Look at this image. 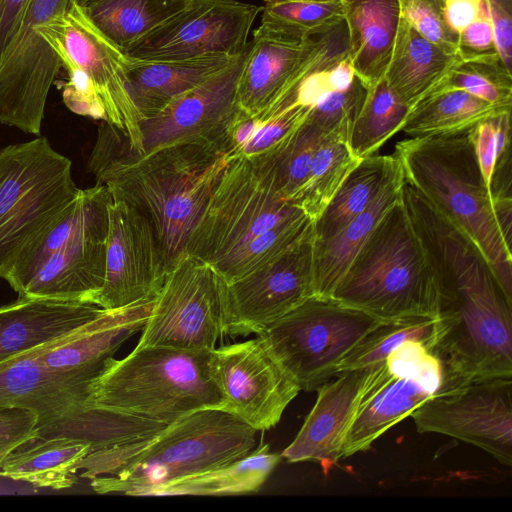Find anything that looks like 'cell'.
I'll list each match as a JSON object with an SVG mask.
<instances>
[{
	"label": "cell",
	"instance_id": "7a4b0ae2",
	"mask_svg": "<svg viewBox=\"0 0 512 512\" xmlns=\"http://www.w3.org/2000/svg\"><path fill=\"white\" fill-rule=\"evenodd\" d=\"M233 157L211 143H177L138 152L129 137L103 122L88 160L96 182L125 200L153 228L166 272L185 254L187 242Z\"/></svg>",
	"mask_w": 512,
	"mask_h": 512
},
{
	"label": "cell",
	"instance_id": "c3c4849f",
	"mask_svg": "<svg viewBox=\"0 0 512 512\" xmlns=\"http://www.w3.org/2000/svg\"><path fill=\"white\" fill-rule=\"evenodd\" d=\"M482 0H444L443 14L449 29L457 35L479 15Z\"/></svg>",
	"mask_w": 512,
	"mask_h": 512
},
{
	"label": "cell",
	"instance_id": "484cf974",
	"mask_svg": "<svg viewBox=\"0 0 512 512\" xmlns=\"http://www.w3.org/2000/svg\"><path fill=\"white\" fill-rule=\"evenodd\" d=\"M399 163V162H398ZM404 182L399 169L371 204L327 240L313 242L314 296L331 298L353 258L387 210L400 198Z\"/></svg>",
	"mask_w": 512,
	"mask_h": 512
},
{
	"label": "cell",
	"instance_id": "d590c367",
	"mask_svg": "<svg viewBox=\"0 0 512 512\" xmlns=\"http://www.w3.org/2000/svg\"><path fill=\"white\" fill-rule=\"evenodd\" d=\"M311 108L294 103L255 116L239 110L226 134V149L233 157L255 158L264 154L306 119Z\"/></svg>",
	"mask_w": 512,
	"mask_h": 512
},
{
	"label": "cell",
	"instance_id": "f907efd6",
	"mask_svg": "<svg viewBox=\"0 0 512 512\" xmlns=\"http://www.w3.org/2000/svg\"><path fill=\"white\" fill-rule=\"evenodd\" d=\"M75 1H76L77 3H79L80 5H82V6H86V5H88V4H90V3H92V2H94V1H96V0H75Z\"/></svg>",
	"mask_w": 512,
	"mask_h": 512
},
{
	"label": "cell",
	"instance_id": "b9f144b4",
	"mask_svg": "<svg viewBox=\"0 0 512 512\" xmlns=\"http://www.w3.org/2000/svg\"><path fill=\"white\" fill-rule=\"evenodd\" d=\"M511 110H503L481 120L469 130L475 156L489 188L498 160L510 148Z\"/></svg>",
	"mask_w": 512,
	"mask_h": 512
},
{
	"label": "cell",
	"instance_id": "4316f807",
	"mask_svg": "<svg viewBox=\"0 0 512 512\" xmlns=\"http://www.w3.org/2000/svg\"><path fill=\"white\" fill-rule=\"evenodd\" d=\"M237 56H206L177 61H133L127 89L142 118L151 117L173 99L201 84Z\"/></svg>",
	"mask_w": 512,
	"mask_h": 512
},
{
	"label": "cell",
	"instance_id": "e0dca14e",
	"mask_svg": "<svg viewBox=\"0 0 512 512\" xmlns=\"http://www.w3.org/2000/svg\"><path fill=\"white\" fill-rule=\"evenodd\" d=\"M210 368L224 397V410L256 431L278 424L300 392L258 337L215 347Z\"/></svg>",
	"mask_w": 512,
	"mask_h": 512
},
{
	"label": "cell",
	"instance_id": "cb8c5ba5",
	"mask_svg": "<svg viewBox=\"0 0 512 512\" xmlns=\"http://www.w3.org/2000/svg\"><path fill=\"white\" fill-rule=\"evenodd\" d=\"M104 311L90 302L18 296L0 307V362L68 334Z\"/></svg>",
	"mask_w": 512,
	"mask_h": 512
},
{
	"label": "cell",
	"instance_id": "8992f818",
	"mask_svg": "<svg viewBox=\"0 0 512 512\" xmlns=\"http://www.w3.org/2000/svg\"><path fill=\"white\" fill-rule=\"evenodd\" d=\"M331 298L381 321L438 317L437 279L401 196L359 249Z\"/></svg>",
	"mask_w": 512,
	"mask_h": 512
},
{
	"label": "cell",
	"instance_id": "5bb4252c",
	"mask_svg": "<svg viewBox=\"0 0 512 512\" xmlns=\"http://www.w3.org/2000/svg\"><path fill=\"white\" fill-rule=\"evenodd\" d=\"M59 58L91 81L104 108L106 121L122 130L133 147L143 153L138 113L127 89V72L132 60L89 18L85 8L72 0L48 22L34 27Z\"/></svg>",
	"mask_w": 512,
	"mask_h": 512
},
{
	"label": "cell",
	"instance_id": "ba28073f",
	"mask_svg": "<svg viewBox=\"0 0 512 512\" xmlns=\"http://www.w3.org/2000/svg\"><path fill=\"white\" fill-rule=\"evenodd\" d=\"M212 350L135 347L92 383L89 406L169 425L225 400L210 368Z\"/></svg>",
	"mask_w": 512,
	"mask_h": 512
},
{
	"label": "cell",
	"instance_id": "d6a6232c",
	"mask_svg": "<svg viewBox=\"0 0 512 512\" xmlns=\"http://www.w3.org/2000/svg\"><path fill=\"white\" fill-rule=\"evenodd\" d=\"M191 0H96L83 6L98 29L126 51L183 11Z\"/></svg>",
	"mask_w": 512,
	"mask_h": 512
},
{
	"label": "cell",
	"instance_id": "d4e9b609",
	"mask_svg": "<svg viewBox=\"0 0 512 512\" xmlns=\"http://www.w3.org/2000/svg\"><path fill=\"white\" fill-rule=\"evenodd\" d=\"M356 78L368 89L384 78L400 22L398 0H339Z\"/></svg>",
	"mask_w": 512,
	"mask_h": 512
},
{
	"label": "cell",
	"instance_id": "5b68a950",
	"mask_svg": "<svg viewBox=\"0 0 512 512\" xmlns=\"http://www.w3.org/2000/svg\"><path fill=\"white\" fill-rule=\"evenodd\" d=\"M404 181L463 230L491 264L512 300V254L496 221L469 130L410 137L395 146Z\"/></svg>",
	"mask_w": 512,
	"mask_h": 512
},
{
	"label": "cell",
	"instance_id": "7402d4cb",
	"mask_svg": "<svg viewBox=\"0 0 512 512\" xmlns=\"http://www.w3.org/2000/svg\"><path fill=\"white\" fill-rule=\"evenodd\" d=\"M42 345L0 362V408L35 412L39 418L37 428L90 408L91 385L96 380L50 369L42 359Z\"/></svg>",
	"mask_w": 512,
	"mask_h": 512
},
{
	"label": "cell",
	"instance_id": "f1b7e54d",
	"mask_svg": "<svg viewBox=\"0 0 512 512\" xmlns=\"http://www.w3.org/2000/svg\"><path fill=\"white\" fill-rule=\"evenodd\" d=\"M89 441L55 436L29 441L9 454L0 475L38 487L65 489L76 482V466L90 452Z\"/></svg>",
	"mask_w": 512,
	"mask_h": 512
},
{
	"label": "cell",
	"instance_id": "1f68e13d",
	"mask_svg": "<svg viewBox=\"0 0 512 512\" xmlns=\"http://www.w3.org/2000/svg\"><path fill=\"white\" fill-rule=\"evenodd\" d=\"M499 111L467 92L433 88L410 108L401 130L410 137L458 133Z\"/></svg>",
	"mask_w": 512,
	"mask_h": 512
},
{
	"label": "cell",
	"instance_id": "836d02e7",
	"mask_svg": "<svg viewBox=\"0 0 512 512\" xmlns=\"http://www.w3.org/2000/svg\"><path fill=\"white\" fill-rule=\"evenodd\" d=\"M163 427L165 425L143 418L90 407L75 416L36 428L32 440L75 437L89 441L95 451L148 436Z\"/></svg>",
	"mask_w": 512,
	"mask_h": 512
},
{
	"label": "cell",
	"instance_id": "7bdbcfd3",
	"mask_svg": "<svg viewBox=\"0 0 512 512\" xmlns=\"http://www.w3.org/2000/svg\"><path fill=\"white\" fill-rule=\"evenodd\" d=\"M400 17L442 50L459 55V35L447 26L443 0H398Z\"/></svg>",
	"mask_w": 512,
	"mask_h": 512
},
{
	"label": "cell",
	"instance_id": "277c9868",
	"mask_svg": "<svg viewBox=\"0 0 512 512\" xmlns=\"http://www.w3.org/2000/svg\"><path fill=\"white\" fill-rule=\"evenodd\" d=\"M256 432L223 409H203L148 436L92 451L76 471L98 494L147 496L166 482L245 457Z\"/></svg>",
	"mask_w": 512,
	"mask_h": 512
},
{
	"label": "cell",
	"instance_id": "ab89813d",
	"mask_svg": "<svg viewBox=\"0 0 512 512\" xmlns=\"http://www.w3.org/2000/svg\"><path fill=\"white\" fill-rule=\"evenodd\" d=\"M261 25L280 34L307 38L343 21L339 0H267Z\"/></svg>",
	"mask_w": 512,
	"mask_h": 512
},
{
	"label": "cell",
	"instance_id": "44dd1931",
	"mask_svg": "<svg viewBox=\"0 0 512 512\" xmlns=\"http://www.w3.org/2000/svg\"><path fill=\"white\" fill-rule=\"evenodd\" d=\"M247 46L225 68L179 95L153 116L140 120L143 154L191 142L217 144L226 149L227 131L240 110L237 86Z\"/></svg>",
	"mask_w": 512,
	"mask_h": 512
},
{
	"label": "cell",
	"instance_id": "83f0119b",
	"mask_svg": "<svg viewBox=\"0 0 512 512\" xmlns=\"http://www.w3.org/2000/svg\"><path fill=\"white\" fill-rule=\"evenodd\" d=\"M460 60L459 55L442 50L400 19L384 79L411 108Z\"/></svg>",
	"mask_w": 512,
	"mask_h": 512
},
{
	"label": "cell",
	"instance_id": "603a6c76",
	"mask_svg": "<svg viewBox=\"0 0 512 512\" xmlns=\"http://www.w3.org/2000/svg\"><path fill=\"white\" fill-rule=\"evenodd\" d=\"M370 368L347 370L321 385L316 402L281 457L317 461L325 473L341 459L347 431Z\"/></svg>",
	"mask_w": 512,
	"mask_h": 512
},
{
	"label": "cell",
	"instance_id": "ac0fdd59",
	"mask_svg": "<svg viewBox=\"0 0 512 512\" xmlns=\"http://www.w3.org/2000/svg\"><path fill=\"white\" fill-rule=\"evenodd\" d=\"M72 0H29L13 51L0 70V122L39 135L51 86L61 62L34 27L64 11Z\"/></svg>",
	"mask_w": 512,
	"mask_h": 512
},
{
	"label": "cell",
	"instance_id": "4fadbf2b",
	"mask_svg": "<svg viewBox=\"0 0 512 512\" xmlns=\"http://www.w3.org/2000/svg\"><path fill=\"white\" fill-rule=\"evenodd\" d=\"M344 21L307 38H296L262 25L253 31L237 86V104L247 116L263 113L296 92L310 73L348 57Z\"/></svg>",
	"mask_w": 512,
	"mask_h": 512
},
{
	"label": "cell",
	"instance_id": "7c38bea8",
	"mask_svg": "<svg viewBox=\"0 0 512 512\" xmlns=\"http://www.w3.org/2000/svg\"><path fill=\"white\" fill-rule=\"evenodd\" d=\"M450 389L441 361L426 344L414 340L402 343L370 368L341 459L367 451L425 401Z\"/></svg>",
	"mask_w": 512,
	"mask_h": 512
},
{
	"label": "cell",
	"instance_id": "d6986e66",
	"mask_svg": "<svg viewBox=\"0 0 512 512\" xmlns=\"http://www.w3.org/2000/svg\"><path fill=\"white\" fill-rule=\"evenodd\" d=\"M314 232L300 242L229 283L224 334H258L269 324L314 297Z\"/></svg>",
	"mask_w": 512,
	"mask_h": 512
},
{
	"label": "cell",
	"instance_id": "f546056e",
	"mask_svg": "<svg viewBox=\"0 0 512 512\" xmlns=\"http://www.w3.org/2000/svg\"><path fill=\"white\" fill-rule=\"evenodd\" d=\"M280 459L281 454L271 452L269 444L261 442L241 459L166 482L152 489L147 496L255 493L260 490Z\"/></svg>",
	"mask_w": 512,
	"mask_h": 512
},
{
	"label": "cell",
	"instance_id": "f6af8a7d",
	"mask_svg": "<svg viewBox=\"0 0 512 512\" xmlns=\"http://www.w3.org/2000/svg\"><path fill=\"white\" fill-rule=\"evenodd\" d=\"M496 52L491 20L482 0L478 17L459 35V56L467 59Z\"/></svg>",
	"mask_w": 512,
	"mask_h": 512
},
{
	"label": "cell",
	"instance_id": "ee69618b",
	"mask_svg": "<svg viewBox=\"0 0 512 512\" xmlns=\"http://www.w3.org/2000/svg\"><path fill=\"white\" fill-rule=\"evenodd\" d=\"M38 415L23 408H0V466L13 451L31 441Z\"/></svg>",
	"mask_w": 512,
	"mask_h": 512
},
{
	"label": "cell",
	"instance_id": "30bf717a",
	"mask_svg": "<svg viewBox=\"0 0 512 512\" xmlns=\"http://www.w3.org/2000/svg\"><path fill=\"white\" fill-rule=\"evenodd\" d=\"M381 320L333 298L311 297L257 337L300 390H317Z\"/></svg>",
	"mask_w": 512,
	"mask_h": 512
},
{
	"label": "cell",
	"instance_id": "8fae6325",
	"mask_svg": "<svg viewBox=\"0 0 512 512\" xmlns=\"http://www.w3.org/2000/svg\"><path fill=\"white\" fill-rule=\"evenodd\" d=\"M228 304L227 280L185 253L166 272L136 347L213 350L225 335Z\"/></svg>",
	"mask_w": 512,
	"mask_h": 512
},
{
	"label": "cell",
	"instance_id": "8d00e7d4",
	"mask_svg": "<svg viewBox=\"0 0 512 512\" xmlns=\"http://www.w3.org/2000/svg\"><path fill=\"white\" fill-rule=\"evenodd\" d=\"M361 160L352 154L344 140L322 142L315 151L305 183L291 203L314 222Z\"/></svg>",
	"mask_w": 512,
	"mask_h": 512
},
{
	"label": "cell",
	"instance_id": "9c48e42d",
	"mask_svg": "<svg viewBox=\"0 0 512 512\" xmlns=\"http://www.w3.org/2000/svg\"><path fill=\"white\" fill-rule=\"evenodd\" d=\"M70 159L46 137L0 149V278L80 193Z\"/></svg>",
	"mask_w": 512,
	"mask_h": 512
},
{
	"label": "cell",
	"instance_id": "74e56055",
	"mask_svg": "<svg viewBox=\"0 0 512 512\" xmlns=\"http://www.w3.org/2000/svg\"><path fill=\"white\" fill-rule=\"evenodd\" d=\"M436 337L437 318L411 317L381 321L342 359L337 373L371 368L409 340L422 342L433 351Z\"/></svg>",
	"mask_w": 512,
	"mask_h": 512
},
{
	"label": "cell",
	"instance_id": "3957f363",
	"mask_svg": "<svg viewBox=\"0 0 512 512\" xmlns=\"http://www.w3.org/2000/svg\"><path fill=\"white\" fill-rule=\"evenodd\" d=\"M313 232V220L285 200L254 158H233L193 230L185 253L231 283Z\"/></svg>",
	"mask_w": 512,
	"mask_h": 512
},
{
	"label": "cell",
	"instance_id": "e575fe53",
	"mask_svg": "<svg viewBox=\"0 0 512 512\" xmlns=\"http://www.w3.org/2000/svg\"><path fill=\"white\" fill-rule=\"evenodd\" d=\"M409 110L384 78L368 88L346 141L352 154L360 160L373 155L402 129Z\"/></svg>",
	"mask_w": 512,
	"mask_h": 512
},
{
	"label": "cell",
	"instance_id": "9a60e30c",
	"mask_svg": "<svg viewBox=\"0 0 512 512\" xmlns=\"http://www.w3.org/2000/svg\"><path fill=\"white\" fill-rule=\"evenodd\" d=\"M410 417L419 433L455 438L512 465V378L472 381L440 392Z\"/></svg>",
	"mask_w": 512,
	"mask_h": 512
},
{
	"label": "cell",
	"instance_id": "f35d334b",
	"mask_svg": "<svg viewBox=\"0 0 512 512\" xmlns=\"http://www.w3.org/2000/svg\"><path fill=\"white\" fill-rule=\"evenodd\" d=\"M433 88L461 90L499 109L511 110L512 71L497 52L461 59Z\"/></svg>",
	"mask_w": 512,
	"mask_h": 512
},
{
	"label": "cell",
	"instance_id": "f5cc1de1",
	"mask_svg": "<svg viewBox=\"0 0 512 512\" xmlns=\"http://www.w3.org/2000/svg\"><path fill=\"white\" fill-rule=\"evenodd\" d=\"M444 1V0H443Z\"/></svg>",
	"mask_w": 512,
	"mask_h": 512
},
{
	"label": "cell",
	"instance_id": "6da1fadb",
	"mask_svg": "<svg viewBox=\"0 0 512 512\" xmlns=\"http://www.w3.org/2000/svg\"><path fill=\"white\" fill-rule=\"evenodd\" d=\"M437 279L433 353L452 388L512 378V300L476 243L419 193L405 201Z\"/></svg>",
	"mask_w": 512,
	"mask_h": 512
},
{
	"label": "cell",
	"instance_id": "60d3db41",
	"mask_svg": "<svg viewBox=\"0 0 512 512\" xmlns=\"http://www.w3.org/2000/svg\"><path fill=\"white\" fill-rule=\"evenodd\" d=\"M366 91L355 76L347 90L326 93L310 109L306 120L318 127L328 139L347 141L349 130L363 103Z\"/></svg>",
	"mask_w": 512,
	"mask_h": 512
},
{
	"label": "cell",
	"instance_id": "4dcf8cb0",
	"mask_svg": "<svg viewBox=\"0 0 512 512\" xmlns=\"http://www.w3.org/2000/svg\"><path fill=\"white\" fill-rule=\"evenodd\" d=\"M399 169L394 155L362 159L313 222L314 239L327 240L365 210Z\"/></svg>",
	"mask_w": 512,
	"mask_h": 512
},
{
	"label": "cell",
	"instance_id": "816d5d0a",
	"mask_svg": "<svg viewBox=\"0 0 512 512\" xmlns=\"http://www.w3.org/2000/svg\"><path fill=\"white\" fill-rule=\"evenodd\" d=\"M264 1H267V0H264Z\"/></svg>",
	"mask_w": 512,
	"mask_h": 512
},
{
	"label": "cell",
	"instance_id": "ffe728a7",
	"mask_svg": "<svg viewBox=\"0 0 512 512\" xmlns=\"http://www.w3.org/2000/svg\"><path fill=\"white\" fill-rule=\"evenodd\" d=\"M165 274L161 250L149 221L125 200L112 197L105 279L90 302L105 310H117L155 298Z\"/></svg>",
	"mask_w": 512,
	"mask_h": 512
},
{
	"label": "cell",
	"instance_id": "bcb514c9",
	"mask_svg": "<svg viewBox=\"0 0 512 512\" xmlns=\"http://www.w3.org/2000/svg\"><path fill=\"white\" fill-rule=\"evenodd\" d=\"M496 51L512 71V0H485Z\"/></svg>",
	"mask_w": 512,
	"mask_h": 512
},
{
	"label": "cell",
	"instance_id": "52a82bcc",
	"mask_svg": "<svg viewBox=\"0 0 512 512\" xmlns=\"http://www.w3.org/2000/svg\"><path fill=\"white\" fill-rule=\"evenodd\" d=\"M111 199L107 187L98 182L80 190L67 211L21 252L5 276L18 296L90 302L105 279Z\"/></svg>",
	"mask_w": 512,
	"mask_h": 512
},
{
	"label": "cell",
	"instance_id": "2e32d148",
	"mask_svg": "<svg viewBox=\"0 0 512 512\" xmlns=\"http://www.w3.org/2000/svg\"><path fill=\"white\" fill-rule=\"evenodd\" d=\"M262 10L238 0H191L180 13L139 39L125 53L133 61H177L238 56Z\"/></svg>",
	"mask_w": 512,
	"mask_h": 512
},
{
	"label": "cell",
	"instance_id": "681fc988",
	"mask_svg": "<svg viewBox=\"0 0 512 512\" xmlns=\"http://www.w3.org/2000/svg\"><path fill=\"white\" fill-rule=\"evenodd\" d=\"M326 79L331 91L347 90L355 79V73L349 57L340 60L333 67L327 69Z\"/></svg>",
	"mask_w": 512,
	"mask_h": 512
},
{
	"label": "cell",
	"instance_id": "7dc6e473",
	"mask_svg": "<svg viewBox=\"0 0 512 512\" xmlns=\"http://www.w3.org/2000/svg\"><path fill=\"white\" fill-rule=\"evenodd\" d=\"M29 0H0V70L13 51Z\"/></svg>",
	"mask_w": 512,
	"mask_h": 512
}]
</instances>
